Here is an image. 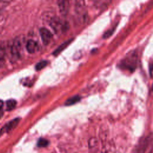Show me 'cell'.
Here are the masks:
<instances>
[{
    "mask_svg": "<svg viewBox=\"0 0 153 153\" xmlns=\"http://www.w3.org/2000/svg\"><path fill=\"white\" fill-rule=\"evenodd\" d=\"M50 26L57 33H62L68 29L67 22L62 20L58 17H53L50 22Z\"/></svg>",
    "mask_w": 153,
    "mask_h": 153,
    "instance_id": "1",
    "label": "cell"
},
{
    "mask_svg": "<svg viewBox=\"0 0 153 153\" xmlns=\"http://www.w3.org/2000/svg\"><path fill=\"white\" fill-rule=\"evenodd\" d=\"M22 38H16L12 44L10 48V53L11 57L14 60H17L20 57L21 51L22 50Z\"/></svg>",
    "mask_w": 153,
    "mask_h": 153,
    "instance_id": "2",
    "label": "cell"
},
{
    "mask_svg": "<svg viewBox=\"0 0 153 153\" xmlns=\"http://www.w3.org/2000/svg\"><path fill=\"white\" fill-rule=\"evenodd\" d=\"M122 66L124 68H127L130 71H133L136 64V57L134 56V54L132 55H129L124 59L123 61L121 62Z\"/></svg>",
    "mask_w": 153,
    "mask_h": 153,
    "instance_id": "3",
    "label": "cell"
},
{
    "mask_svg": "<svg viewBox=\"0 0 153 153\" xmlns=\"http://www.w3.org/2000/svg\"><path fill=\"white\" fill-rule=\"evenodd\" d=\"M20 120V118H16L5 124L0 130V136L4 134L5 133H8L14 129L19 124Z\"/></svg>",
    "mask_w": 153,
    "mask_h": 153,
    "instance_id": "4",
    "label": "cell"
},
{
    "mask_svg": "<svg viewBox=\"0 0 153 153\" xmlns=\"http://www.w3.org/2000/svg\"><path fill=\"white\" fill-rule=\"evenodd\" d=\"M82 2H77L75 5V12L81 22L85 21L87 17V11Z\"/></svg>",
    "mask_w": 153,
    "mask_h": 153,
    "instance_id": "5",
    "label": "cell"
},
{
    "mask_svg": "<svg viewBox=\"0 0 153 153\" xmlns=\"http://www.w3.org/2000/svg\"><path fill=\"white\" fill-rule=\"evenodd\" d=\"M39 33L43 43L45 45H48L53 38L51 32L45 27H41L39 29Z\"/></svg>",
    "mask_w": 153,
    "mask_h": 153,
    "instance_id": "6",
    "label": "cell"
},
{
    "mask_svg": "<svg viewBox=\"0 0 153 153\" xmlns=\"http://www.w3.org/2000/svg\"><path fill=\"white\" fill-rule=\"evenodd\" d=\"M26 48L27 52L31 54L37 52L39 49V47L37 42L33 39H29L27 41L26 45Z\"/></svg>",
    "mask_w": 153,
    "mask_h": 153,
    "instance_id": "7",
    "label": "cell"
},
{
    "mask_svg": "<svg viewBox=\"0 0 153 153\" xmlns=\"http://www.w3.org/2000/svg\"><path fill=\"white\" fill-rule=\"evenodd\" d=\"M60 12L63 15H66L69 10V2L68 1H59L57 2Z\"/></svg>",
    "mask_w": 153,
    "mask_h": 153,
    "instance_id": "8",
    "label": "cell"
},
{
    "mask_svg": "<svg viewBox=\"0 0 153 153\" xmlns=\"http://www.w3.org/2000/svg\"><path fill=\"white\" fill-rule=\"evenodd\" d=\"M72 41V39H69V40L65 41V42H63L62 44H61L59 47H58L53 51V54L54 55H55V56L59 54L62 51H63V50H65V48H66V47L70 44V43Z\"/></svg>",
    "mask_w": 153,
    "mask_h": 153,
    "instance_id": "9",
    "label": "cell"
},
{
    "mask_svg": "<svg viewBox=\"0 0 153 153\" xmlns=\"http://www.w3.org/2000/svg\"><path fill=\"white\" fill-rule=\"evenodd\" d=\"M148 139L147 138L143 140L139 145L136 150V153H145V150L148 146Z\"/></svg>",
    "mask_w": 153,
    "mask_h": 153,
    "instance_id": "10",
    "label": "cell"
},
{
    "mask_svg": "<svg viewBox=\"0 0 153 153\" xmlns=\"http://www.w3.org/2000/svg\"><path fill=\"white\" fill-rule=\"evenodd\" d=\"M80 99H81V97L79 96L76 95V96H74L71 97L69 99H67L65 104L66 106H69V105H74V104L76 103V102H79L80 100Z\"/></svg>",
    "mask_w": 153,
    "mask_h": 153,
    "instance_id": "11",
    "label": "cell"
},
{
    "mask_svg": "<svg viewBox=\"0 0 153 153\" xmlns=\"http://www.w3.org/2000/svg\"><path fill=\"white\" fill-rule=\"evenodd\" d=\"M102 153H115V148L111 143H107L103 146Z\"/></svg>",
    "mask_w": 153,
    "mask_h": 153,
    "instance_id": "12",
    "label": "cell"
},
{
    "mask_svg": "<svg viewBox=\"0 0 153 153\" xmlns=\"http://www.w3.org/2000/svg\"><path fill=\"white\" fill-rule=\"evenodd\" d=\"M17 102L14 99H9L6 102V109L7 111H11L15 108Z\"/></svg>",
    "mask_w": 153,
    "mask_h": 153,
    "instance_id": "13",
    "label": "cell"
},
{
    "mask_svg": "<svg viewBox=\"0 0 153 153\" xmlns=\"http://www.w3.org/2000/svg\"><path fill=\"white\" fill-rule=\"evenodd\" d=\"M49 140L45 138H39L37 142V146L39 148L47 147L49 145Z\"/></svg>",
    "mask_w": 153,
    "mask_h": 153,
    "instance_id": "14",
    "label": "cell"
},
{
    "mask_svg": "<svg viewBox=\"0 0 153 153\" xmlns=\"http://www.w3.org/2000/svg\"><path fill=\"white\" fill-rule=\"evenodd\" d=\"M48 63V62L47 60H42L39 62H38L36 65H35V69L36 71H40L42 69L44 68Z\"/></svg>",
    "mask_w": 153,
    "mask_h": 153,
    "instance_id": "15",
    "label": "cell"
},
{
    "mask_svg": "<svg viewBox=\"0 0 153 153\" xmlns=\"http://www.w3.org/2000/svg\"><path fill=\"white\" fill-rule=\"evenodd\" d=\"M97 140L96 138L93 137V138L90 139V140H89V147L90 148L95 147L97 146Z\"/></svg>",
    "mask_w": 153,
    "mask_h": 153,
    "instance_id": "16",
    "label": "cell"
},
{
    "mask_svg": "<svg viewBox=\"0 0 153 153\" xmlns=\"http://www.w3.org/2000/svg\"><path fill=\"white\" fill-rule=\"evenodd\" d=\"M114 30V28H113L112 29H109L107 32H105V33L103 35V38H108L109 36H111Z\"/></svg>",
    "mask_w": 153,
    "mask_h": 153,
    "instance_id": "17",
    "label": "cell"
},
{
    "mask_svg": "<svg viewBox=\"0 0 153 153\" xmlns=\"http://www.w3.org/2000/svg\"><path fill=\"white\" fill-rule=\"evenodd\" d=\"M5 64V59L2 52L0 51V67H2Z\"/></svg>",
    "mask_w": 153,
    "mask_h": 153,
    "instance_id": "18",
    "label": "cell"
},
{
    "mask_svg": "<svg viewBox=\"0 0 153 153\" xmlns=\"http://www.w3.org/2000/svg\"><path fill=\"white\" fill-rule=\"evenodd\" d=\"M3 114H4L3 111L2 110V109H0V118L3 116Z\"/></svg>",
    "mask_w": 153,
    "mask_h": 153,
    "instance_id": "19",
    "label": "cell"
},
{
    "mask_svg": "<svg viewBox=\"0 0 153 153\" xmlns=\"http://www.w3.org/2000/svg\"><path fill=\"white\" fill-rule=\"evenodd\" d=\"M2 106H3V102L2 100H0V109H2Z\"/></svg>",
    "mask_w": 153,
    "mask_h": 153,
    "instance_id": "20",
    "label": "cell"
},
{
    "mask_svg": "<svg viewBox=\"0 0 153 153\" xmlns=\"http://www.w3.org/2000/svg\"><path fill=\"white\" fill-rule=\"evenodd\" d=\"M151 69H152V66H151V65H150V66H149V72H150V75L151 76Z\"/></svg>",
    "mask_w": 153,
    "mask_h": 153,
    "instance_id": "21",
    "label": "cell"
}]
</instances>
